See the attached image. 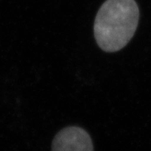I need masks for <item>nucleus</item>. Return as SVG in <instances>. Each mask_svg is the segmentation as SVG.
<instances>
[{
	"mask_svg": "<svg viewBox=\"0 0 151 151\" xmlns=\"http://www.w3.org/2000/svg\"><path fill=\"white\" fill-rule=\"evenodd\" d=\"M52 151H94L89 134L78 127H68L60 131L52 143Z\"/></svg>",
	"mask_w": 151,
	"mask_h": 151,
	"instance_id": "f03ea898",
	"label": "nucleus"
},
{
	"mask_svg": "<svg viewBox=\"0 0 151 151\" xmlns=\"http://www.w3.org/2000/svg\"><path fill=\"white\" fill-rule=\"evenodd\" d=\"M139 20V9L135 0H106L94 20L98 46L107 52L121 50L134 35Z\"/></svg>",
	"mask_w": 151,
	"mask_h": 151,
	"instance_id": "f257e3e1",
	"label": "nucleus"
}]
</instances>
